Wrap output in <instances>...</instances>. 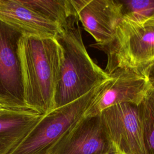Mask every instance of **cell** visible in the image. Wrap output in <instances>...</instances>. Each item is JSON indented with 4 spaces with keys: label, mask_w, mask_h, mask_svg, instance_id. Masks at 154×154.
Returning <instances> with one entry per match:
<instances>
[{
    "label": "cell",
    "mask_w": 154,
    "mask_h": 154,
    "mask_svg": "<svg viewBox=\"0 0 154 154\" xmlns=\"http://www.w3.org/2000/svg\"><path fill=\"white\" fill-rule=\"evenodd\" d=\"M24 99L42 115L54 109L62 53L54 37L23 35L18 43Z\"/></svg>",
    "instance_id": "cell-1"
},
{
    "label": "cell",
    "mask_w": 154,
    "mask_h": 154,
    "mask_svg": "<svg viewBox=\"0 0 154 154\" xmlns=\"http://www.w3.org/2000/svg\"><path fill=\"white\" fill-rule=\"evenodd\" d=\"M79 22L76 19L60 28L54 37L62 53L54 109L81 98L110 78L88 54Z\"/></svg>",
    "instance_id": "cell-2"
},
{
    "label": "cell",
    "mask_w": 154,
    "mask_h": 154,
    "mask_svg": "<svg viewBox=\"0 0 154 154\" xmlns=\"http://www.w3.org/2000/svg\"><path fill=\"white\" fill-rule=\"evenodd\" d=\"M91 46L106 54L108 75L117 69H140L154 59V19L136 22L122 19L109 42Z\"/></svg>",
    "instance_id": "cell-3"
},
{
    "label": "cell",
    "mask_w": 154,
    "mask_h": 154,
    "mask_svg": "<svg viewBox=\"0 0 154 154\" xmlns=\"http://www.w3.org/2000/svg\"><path fill=\"white\" fill-rule=\"evenodd\" d=\"M105 82L81 98L43 116L9 154H49L63 135L84 117Z\"/></svg>",
    "instance_id": "cell-4"
},
{
    "label": "cell",
    "mask_w": 154,
    "mask_h": 154,
    "mask_svg": "<svg viewBox=\"0 0 154 154\" xmlns=\"http://www.w3.org/2000/svg\"><path fill=\"white\" fill-rule=\"evenodd\" d=\"M139 105L129 103L117 104L105 109L100 114L116 154H149Z\"/></svg>",
    "instance_id": "cell-5"
},
{
    "label": "cell",
    "mask_w": 154,
    "mask_h": 154,
    "mask_svg": "<svg viewBox=\"0 0 154 154\" xmlns=\"http://www.w3.org/2000/svg\"><path fill=\"white\" fill-rule=\"evenodd\" d=\"M23 35L0 20V105L7 109H28L18 52V43Z\"/></svg>",
    "instance_id": "cell-6"
},
{
    "label": "cell",
    "mask_w": 154,
    "mask_h": 154,
    "mask_svg": "<svg viewBox=\"0 0 154 154\" xmlns=\"http://www.w3.org/2000/svg\"><path fill=\"white\" fill-rule=\"evenodd\" d=\"M104 85L84 116L100 115L105 109L120 103L139 105L151 90L140 69H117L109 75Z\"/></svg>",
    "instance_id": "cell-7"
},
{
    "label": "cell",
    "mask_w": 154,
    "mask_h": 154,
    "mask_svg": "<svg viewBox=\"0 0 154 154\" xmlns=\"http://www.w3.org/2000/svg\"><path fill=\"white\" fill-rule=\"evenodd\" d=\"M116 153L100 115L84 116L52 148L49 154H108Z\"/></svg>",
    "instance_id": "cell-8"
},
{
    "label": "cell",
    "mask_w": 154,
    "mask_h": 154,
    "mask_svg": "<svg viewBox=\"0 0 154 154\" xmlns=\"http://www.w3.org/2000/svg\"><path fill=\"white\" fill-rule=\"evenodd\" d=\"M79 21L98 45L109 42L123 19L119 0H73Z\"/></svg>",
    "instance_id": "cell-9"
},
{
    "label": "cell",
    "mask_w": 154,
    "mask_h": 154,
    "mask_svg": "<svg viewBox=\"0 0 154 154\" xmlns=\"http://www.w3.org/2000/svg\"><path fill=\"white\" fill-rule=\"evenodd\" d=\"M0 20L26 36L55 37L60 30L57 25L25 5L20 0H0Z\"/></svg>",
    "instance_id": "cell-10"
},
{
    "label": "cell",
    "mask_w": 154,
    "mask_h": 154,
    "mask_svg": "<svg viewBox=\"0 0 154 154\" xmlns=\"http://www.w3.org/2000/svg\"><path fill=\"white\" fill-rule=\"evenodd\" d=\"M43 116L29 109L4 108L0 112V154H9Z\"/></svg>",
    "instance_id": "cell-11"
},
{
    "label": "cell",
    "mask_w": 154,
    "mask_h": 154,
    "mask_svg": "<svg viewBox=\"0 0 154 154\" xmlns=\"http://www.w3.org/2000/svg\"><path fill=\"white\" fill-rule=\"evenodd\" d=\"M43 17L57 25L59 28L79 19L73 0H20Z\"/></svg>",
    "instance_id": "cell-12"
},
{
    "label": "cell",
    "mask_w": 154,
    "mask_h": 154,
    "mask_svg": "<svg viewBox=\"0 0 154 154\" xmlns=\"http://www.w3.org/2000/svg\"><path fill=\"white\" fill-rule=\"evenodd\" d=\"M123 19L136 22L154 19V0H119Z\"/></svg>",
    "instance_id": "cell-13"
},
{
    "label": "cell",
    "mask_w": 154,
    "mask_h": 154,
    "mask_svg": "<svg viewBox=\"0 0 154 154\" xmlns=\"http://www.w3.org/2000/svg\"><path fill=\"white\" fill-rule=\"evenodd\" d=\"M139 106L146 148L149 154H154V92L152 90Z\"/></svg>",
    "instance_id": "cell-14"
},
{
    "label": "cell",
    "mask_w": 154,
    "mask_h": 154,
    "mask_svg": "<svg viewBox=\"0 0 154 154\" xmlns=\"http://www.w3.org/2000/svg\"><path fill=\"white\" fill-rule=\"evenodd\" d=\"M140 69L146 76L151 90L154 92V59Z\"/></svg>",
    "instance_id": "cell-15"
},
{
    "label": "cell",
    "mask_w": 154,
    "mask_h": 154,
    "mask_svg": "<svg viewBox=\"0 0 154 154\" xmlns=\"http://www.w3.org/2000/svg\"><path fill=\"white\" fill-rule=\"evenodd\" d=\"M3 108H3V107L0 105V112L2 110V109H3Z\"/></svg>",
    "instance_id": "cell-16"
},
{
    "label": "cell",
    "mask_w": 154,
    "mask_h": 154,
    "mask_svg": "<svg viewBox=\"0 0 154 154\" xmlns=\"http://www.w3.org/2000/svg\"><path fill=\"white\" fill-rule=\"evenodd\" d=\"M108 154H116V153H108Z\"/></svg>",
    "instance_id": "cell-17"
}]
</instances>
